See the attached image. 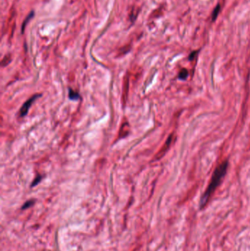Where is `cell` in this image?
Instances as JSON below:
<instances>
[{
	"label": "cell",
	"mask_w": 250,
	"mask_h": 251,
	"mask_svg": "<svg viewBox=\"0 0 250 251\" xmlns=\"http://www.w3.org/2000/svg\"><path fill=\"white\" fill-rule=\"evenodd\" d=\"M228 167V162L227 161H225L222 163L221 164L218 166L215 169L213 172V176H212L211 180H210L209 185L207 186V188L202 195V198L200 200V207L203 208L206 205L207 201L209 200V198H210L212 194L214 192L216 189L219 187V185L221 183L222 179L226 175L227 170Z\"/></svg>",
	"instance_id": "obj_1"
},
{
	"label": "cell",
	"mask_w": 250,
	"mask_h": 251,
	"mask_svg": "<svg viewBox=\"0 0 250 251\" xmlns=\"http://www.w3.org/2000/svg\"><path fill=\"white\" fill-rule=\"evenodd\" d=\"M40 96V94H36V95H34L33 96H32L30 99H29L28 100L25 102V103L23 104L22 108H21L20 111H19V116L20 117L25 116V115L27 114V112H28L29 107L32 106V103L35 102V99H37V98H38Z\"/></svg>",
	"instance_id": "obj_2"
},
{
	"label": "cell",
	"mask_w": 250,
	"mask_h": 251,
	"mask_svg": "<svg viewBox=\"0 0 250 251\" xmlns=\"http://www.w3.org/2000/svg\"><path fill=\"white\" fill-rule=\"evenodd\" d=\"M171 140H172V137H169L168 138L167 140H166V143H165V145L164 146V147L161 148V151H160V152L158 153V154H157V158H158V159H160V158H161V156L164 155V153L166 152V149H167L168 147H169V144H170V143H171Z\"/></svg>",
	"instance_id": "obj_3"
},
{
	"label": "cell",
	"mask_w": 250,
	"mask_h": 251,
	"mask_svg": "<svg viewBox=\"0 0 250 251\" xmlns=\"http://www.w3.org/2000/svg\"><path fill=\"white\" fill-rule=\"evenodd\" d=\"M34 16V12L33 11H32V12L30 13L29 14L28 16H27V17L26 18L25 20L24 21V22H23V24H22V32H23L25 30V27H26V25L27 24V23H28L29 21H30V19H32V17Z\"/></svg>",
	"instance_id": "obj_4"
},
{
	"label": "cell",
	"mask_w": 250,
	"mask_h": 251,
	"mask_svg": "<svg viewBox=\"0 0 250 251\" xmlns=\"http://www.w3.org/2000/svg\"><path fill=\"white\" fill-rule=\"evenodd\" d=\"M219 11H220V5L219 4H218V5L216 7L214 10H213V14H212V20L213 21L216 20V17L219 15Z\"/></svg>",
	"instance_id": "obj_5"
},
{
	"label": "cell",
	"mask_w": 250,
	"mask_h": 251,
	"mask_svg": "<svg viewBox=\"0 0 250 251\" xmlns=\"http://www.w3.org/2000/svg\"><path fill=\"white\" fill-rule=\"evenodd\" d=\"M69 97L70 99H73V100H76L79 98V95L76 92H74L73 90H70L69 91Z\"/></svg>",
	"instance_id": "obj_6"
},
{
	"label": "cell",
	"mask_w": 250,
	"mask_h": 251,
	"mask_svg": "<svg viewBox=\"0 0 250 251\" xmlns=\"http://www.w3.org/2000/svg\"><path fill=\"white\" fill-rule=\"evenodd\" d=\"M128 79H125V81H124V86H123V90H124V92H123V94H122V99L123 98H125L127 96V94H128Z\"/></svg>",
	"instance_id": "obj_7"
},
{
	"label": "cell",
	"mask_w": 250,
	"mask_h": 251,
	"mask_svg": "<svg viewBox=\"0 0 250 251\" xmlns=\"http://www.w3.org/2000/svg\"><path fill=\"white\" fill-rule=\"evenodd\" d=\"M188 71L185 68H184V69L181 70V71L180 72L179 74V78L181 79H185L186 77L188 76Z\"/></svg>",
	"instance_id": "obj_8"
},
{
	"label": "cell",
	"mask_w": 250,
	"mask_h": 251,
	"mask_svg": "<svg viewBox=\"0 0 250 251\" xmlns=\"http://www.w3.org/2000/svg\"><path fill=\"white\" fill-rule=\"evenodd\" d=\"M33 203H34V200H29V201H27V203H26L23 206L22 209H26V208H29V206H31L32 205H33Z\"/></svg>",
	"instance_id": "obj_9"
},
{
	"label": "cell",
	"mask_w": 250,
	"mask_h": 251,
	"mask_svg": "<svg viewBox=\"0 0 250 251\" xmlns=\"http://www.w3.org/2000/svg\"><path fill=\"white\" fill-rule=\"evenodd\" d=\"M40 179H41V177H40V176H37V178H36V179H35V181L32 182V187H34L35 185H37V184L38 183V182L40 181Z\"/></svg>",
	"instance_id": "obj_10"
},
{
	"label": "cell",
	"mask_w": 250,
	"mask_h": 251,
	"mask_svg": "<svg viewBox=\"0 0 250 251\" xmlns=\"http://www.w3.org/2000/svg\"><path fill=\"white\" fill-rule=\"evenodd\" d=\"M197 55V52H193L192 54L190 55V56H189V60H193L194 58L195 57V55Z\"/></svg>",
	"instance_id": "obj_11"
}]
</instances>
